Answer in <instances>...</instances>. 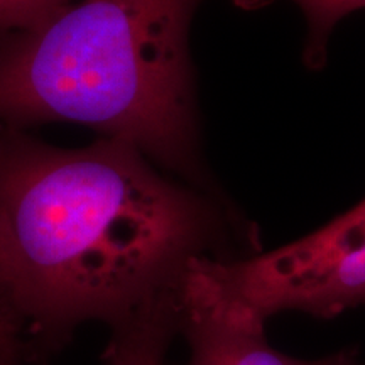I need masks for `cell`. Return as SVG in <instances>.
I'll use <instances>...</instances> for the list:
<instances>
[{"mask_svg":"<svg viewBox=\"0 0 365 365\" xmlns=\"http://www.w3.org/2000/svg\"><path fill=\"white\" fill-rule=\"evenodd\" d=\"M163 171L110 137L65 149L0 125V293L31 355L88 322L124 325L198 259L239 257L245 228Z\"/></svg>","mask_w":365,"mask_h":365,"instance_id":"cell-1","label":"cell"},{"mask_svg":"<svg viewBox=\"0 0 365 365\" xmlns=\"http://www.w3.org/2000/svg\"><path fill=\"white\" fill-rule=\"evenodd\" d=\"M200 0H75L0 39V125L91 127L208 190L190 21Z\"/></svg>","mask_w":365,"mask_h":365,"instance_id":"cell-2","label":"cell"},{"mask_svg":"<svg viewBox=\"0 0 365 365\" xmlns=\"http://www.w3.org/2000/svg\"><path fill=\"white\" fill-rule=\"evenodd\" d=\"M191 271L218 299L261 322L282 312L327 319L365 308V200L271 252L203 257Z\"/></svg>","mask_w":365,"mask_h":365,"instance_id":"cell-3","label":"cell"},{"mask_svg":"<svg viewBox=\"0 0 365 365\" xmlns=\"http://www.w3.org/2000/svg\"><path fill=\"white\" fill-rule=\"evenodd\" d=\"M264 325L213 296L190 266L180 298V333L190 345V365H362L352 350L318 360L289 357L267 344Z\"/></svg>","mask_w":365,"mask_h":365,"instance_id":"cell-4","label":"cell"},{"mask_svg":"<svg viewBox=\"0 0 365 365\" xmlns=\"http://www.w3.org/2000/svg\"><path fill=\"white\" fill-rule=\"evenodd\" d=\"M180 298L181 289L164 294L124 325L112 328L105 364L164 365L171 341L180 333Z\"/></svg>","mask_w":365,"mask_h":365,"instance_id":"cell-5","label":"cell"},{"mask_svg":"<svg viewBox=\"0 0 365 365\" xmlns=\"http://www.w3.org/2000/svg\"><path fill=\"white\" fill-rule=\"evenodd\" d=\"M242 2L249 6L252 2L261 4L262 0H242ZM294 2L301 7L308 19V54L313 58V63H317V58L325 51L327 38L333 26L346 14L365 9V0H294Z\"/></svg>","mask_w":365,"mask_h":365,"instance_id":"cell-6","label":"cell"},{"mask_svg":"<svg viewBox=\"0 0 365 365\" xmlns=\"http://www.w3.org/2000/svg\"><path fill=\"white\" fill-rule=\"evenodd\" d=\"M75 0H0V31H22L39 26Z\"/></svg>","mask_w":365,"mask_h":365,"instance_id":"cell-7","label":"cell"},{"mask_svg":"<svg viewBox=\"0 0 365 365\" xmlns=\"http://www.w3.org/2000/svg\"><path fill=\"white\" fill-rule=\"evenodd\" d=\"M0 354L27 355L26 340L21 327L2 313H0Z\"/></svg>","mask_w":365,"mask_h":365,"instance_id":"cell-8","label":"cell"},{"mask_svg":"<svg viewBox=\"0 0 365 365\" xmlns=\"http://www.w3.org/2000/svg\"><path fill=\"white\" fill-rule=\"evenodd\" d=\"M0 365H27L26 355L0 354ZM39 365H43V364H39Z\"/></svg>","mask_w":365,"mask_h":365,"instance_id":"cell-9","label":"cell"},{"mask_svg":"<svg viewBox=\"0 0 365 365\" xmlns=\"http://www.w3.org/2000/svg\"><path fill=\"white\" fill-rule=\"evenodd\" d=\"M0 313L2 314H6V317H9V318H12V314L9 313V309L6 308V304H4V299H2V293H0ZM14 319V318H12ZM14 322H16V319H14ZM17 323V322H16ZM17 325H19V323H17Z\"/></svg>","mask_w":365,"mask_h":365,"instance_id":"cell-10","label":"cell"}]
</instances>
